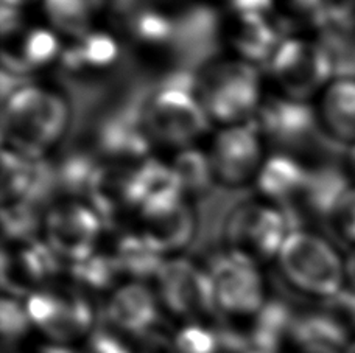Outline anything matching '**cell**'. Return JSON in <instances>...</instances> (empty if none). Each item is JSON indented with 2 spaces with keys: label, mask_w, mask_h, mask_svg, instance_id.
Instances as JSON below:
<instances>
[{
  "label": "cell",
  "mask_w": 355,
  "mask_h": 353,
  "mask_svg": "<svg viewBox=\"0 0 355 353\" xmlns=\"http://www.w3.org/2000/svg\"><path fill=\"white\" fill-rule=\"evenodd\" d=\"M91 353H132V347L110 330H98L91 339Z\"/></svg>",
  "instance_id": "f1b7e54d"
},
{
  "label": "cell",
  "mask_w": 355,
  "mask_h": 353,
  "mask_svg": "<svg viewBox=\"0 0 355 353\" xmlns=\"http://www.w3.org/2000/svg\"><path fill=\"white\" fill-rule=\"evenodd\" d=\"M268 69L276 93L302 103L321 96L335 75L332 55L324 42L304 36L282 39L268 61Z\"/></svg>",
  "instance_id": "8992f818"
},
{
  "label": "cell",
  "mask_w": 355,
  "mask_h": 353,
  "mask_svg": "<svg viewBox=\"0 0 355 353\" xmlns=\"http://www.w3.org/2000/svg\"><path fill=\"white\" fill-rule=\"evenodd\" d=\"M310 168L287 153L268 156L254 181L259 199L277 206L287 217L293 213L306 192Z\"/></svg>",
  "instance_id": "2e32d148"
},
{
  "label": "cell",
  "mask_w": 355,
  "mask_h": 353,
  "mask_svg": "<svg viewBox=\"0 0 355 353\" xmlns=\"http://www.w3.org/2000/svg\"><path fill=\"white\" fill-rule=\"evenodd\" d=\"M157 307V296L144 282L128 280L112 289L105 313L114 329L139 338L155 330Z\"/></svg>",
  "instance_id": "e0dca14e"
},
{
  "label": "cell",
  "mask_w": 355,
  "mask_h": 353,
  "mask_svg": "<svg viewBox=\"0 0 355 353\" xmlns=\"http://www.w3.org/2000/svg\"><path fill=\"white\" fill-rule=\"evenodd\" d=\"M2 2H5V3H12V5H19V6H22L25 2H27V0H2Z\"/></svg>",
  "instance_id": "836d02e7"
},
{
  "label": "cell",
  "mask_w": 355,
  "mask_h": 353,
  "mask_svg": "<svg viewBox=\"0 0 355 353\" xmlns=\"http://www.w3.org/2000/svg\"><path fill=\"white\" fill-rule=\"evenodd\" d=\"M100 157L106 162H141L148 154L151 142L142 117H116L107 120L98 132Z\"/></svg>",
  "instance_id": "ffe728a7"
},
{
  "label": "cell",
  "mask_w": 355,
  "mask_h": 353,
  "mask_svg": "<svg viewBox=\"0 0 355 353\" xmlns=\"http://www.w3.org/2000/svg\"><path fill=\"white\" fill-rule=\"evenodd\" d=\"M276 263L284 280L301 294L327 300L345 289V260L316 232L290 230Z\"/></svg>",
  "instance_id": "3957f363"
},
{
  "label": "cell",
  "mask_w": 355,
  "mask_h": 353,
  "mask_svg": "<svg viewBox=\"0 0 355 353\" xmlns=\"http://www.w3.org/2000/svg\"><path fill=\"white\" fill-rule=\"evenodd\" d=\"M25 308L37 329L56 344L85 336L94 323L92 307L85 294L73 289L42 288L27 298Z\"/></svg>",
  "instance_id": "7c38bea8"
},
{
  "label": "cell",
  "mask_w": 355,
  "mask_h": 353,
  "mask_svg": "<svg viewBox=\"0 0 355 353\" xmlns=\"http://www.w3.org/2000/svg\"><path fill=\"white\" fill-rule=\"evenodd\" d=\"M119 58V44L107 31L91 30L62 50L61 60L73 72H100L111 69Z\"/></svg>",
  "instance_id": "44dd1931"
},
{
  "label": "cell",
  "mask_w": 355,
  "mask_h": 353,
  "mask_svg": "<svg viewBox=\"0 0 355 353\" xmlns=\"http://www.w3.org/2000/svg\"><path fill=\"white\" fill-rule=\"evenodd\" d=\"M218 314L227 318L257 316L266 304L261 268L223 252L207 268Z\"/></svg>",
  "instance_id": "8fae6325"
},
{
  "label": "cell",
  "mask_w": 355,
  "mask_h": 353,
  "mask_svg": "<svg viewBox=\"0 0 355 353\" xmlns=\"http://www.w3.org/2000/svg\"><path fill=\"white\" fill-rule=\"evenodd\" d=\"M281 27L282 24L275 17V11L262 15H239L234 16L226 36L236 53L234 56L257 66L259 62H268L282 42L279 35Z\"/></svg>",
  "instance_id": "ac0fdd59"
},
{
  "label": "cell",
  "mask_w": 355,
  "mask_h": 353,
  "mask_svg": "<svg viewBox=\"0 0 355 353\" xmlns=\"http://www.w3.org/2000/svg\"><path fill=\"white\" fill-rule=\"evenodd\" d=\"M37 163L3 150L2 153V204L3 207L30 204L37 187Z\"/></svg>",
  "instance_id": "cb8c5ba5"
},
{
  "label": "cell",
  "mask_w": 355,
  "mask_h": 353,
  "mask_svg": "<svg viewBox=\"0 0 355 353\" xmlns=\"http://www.w3.org/2000/svg\"><path fill=\"white\" fill-rule=\"evenodd\" d=\"M103 6H106V0H42L50 28L72 41L94 30L95 11Z\"/></svg>",
  "instance_id": "7402d4cb"
},
{
  "label": "cell",
  "mask_w": 355,
  "mask_h": 353,
  "mask_svg": "<svg viewBox=\"0 0 355 353\" xmlns=\"http://www.w3.org/2000/svg\"><path fill=\"white\" fill-rule=\"evenodd\" d=\"M321 129L337 143H355V78L332 80L316 108Z\"/></svg>",
  "instance_id": "d6986e66"
},
{
  "label": "cell",
  "mask_w": 355,
  "mask_h": 353,
  "mask_svg": "<svg viewBox=\"0 0 355 353\" xmlns=\"http://www.w3.org/2000/svg\"><path fill=\"white\" fill-rule=\"evenodd\" d=\"M3 72L11 75L30 73L46 69L56 58H61L60 35L46 27H17L3 33Z\"/></svg>",
  "instance_id": "9a60e30c"
},
{
  "label": "cell",
  "mask_w": 355,
  "mask_h": 353,
  "mask_svg": "<svg viewBox=\"0 0 355 353\" xmlns=\"http://www.w3.org/2000/svg\"><path fill=\"white\" fill-rule=\"evenodd\" d=\"M181 192L189 201L206 194L215 182L211 161L207 151L190 147L178 151L173 162L170 163Z\"/></svg>",
  "instance_id": "603a6c76"
},
{
  "label": "cell",
  "mask_w": 355,
  "mask_h": 353,
  "mask_svg": "<svg viewBox=\"0 0 355 353\" xmlns=\"http://www.w3.org/2000/svg\"><path fill=\"white\" fill-rule=\"evenodd\" d=\"M265 141L252 123L221 126L207 150L215 182L226 188L254 184L266 159Z\"/></svg>",
  "instance_id": "9c48e42d"
},
{
  "label": "cell",
  "mask_w": 355,
  "mask_h": 353,
  "mask_svg": "<svg viewBox=\"0 0 355 353\" xmlns=\"http://www.w3.org/2000/svg\"><path fill=\"white\" fill-rule=\"evenodd\" d=\"M345 353H355V341L352 344L347 345V349H346Z\"/></svg>",
  "instance_id": "e575fe53"
},
{
  "label": "cell",
  "mask_w": 355,
  "mask_h": 353,
  "mask_svg": "<svg viewBox=\"0 0 355 353\" xmlns=\"http://www.w3.org/2000/svg\"><path fill=\"white\" fill-rule=\"evenodd\" d=\"M347 167H349V172L355 176V143L347 148Z\"/></svg>",
  "instance_id": "d6a6232c"
},
{
  "label": "cell",
  "mask_w": 355,
  "mask_h": 353,
  "mask_svg": "<svg viewBox=\"0 0 355 353\" xmlns=\"http://www.w3.org/2000/svg\"><path fill=\"white\" fill-rule=\"evenodd\" d=\"M234 16L262 15L275 11V0H225Z\"/></svg>",
  "instance_id": "f546056e"
},
{
  "label": "cell",
  "mask_w": 355,
  "mask_h": 353,
  "mask_svg": "<svg viewBox=\"0 0 355 353\" xmlns=\"http://www.w3.org/2000/svg\"><path fill=\"white\" fill-rule=\"evenodd\" d=\"M155 283L159 304L190 324L218 314L209 271L181 255L164 260Z\"/></svg>",
  "instance_id": "ba28073f"
},
{
  "label": "cell",
  "mask_w": 355,
  "mask_h": 353,
  "mask_svg": "<svg viewBox=\"0 0 355 353\" xmlns=\"http://www.w3.org/2000/svg\"><path fill=\"white\" fill-rule=\"evenodd\" d=\"M60 258L36 239L6 242L2 254V285L6 294L22 298L46 288L60 268Z\"/></svg>",
  "instance_id": "5bb4252c"
},
{
  "label": "cell",
  "mask_w": 355,
  "mask_h": 353,
  "mask_svg": "<svg viewBox=\"0 0 355 353\" xmlns=\"http://www.w3.org/2000/svg\"><path fill=\"white\" fill-rule=\"evenodd\" d=\"M132 353H178V350L175 341H170L164 333L153 330L137 338Z\"/></svg>",
  "instance_id": "83f0119b"
},
{
  "label": "cell",
  "mask_w": 355,
  "mask_h": 353,
  "mask_svg": "<svg viewBox=\"0 0 355 353\" xmlns=\"http://www.w3.org/2000/svg\"><path fill=\"white\" fill-rule=\"evenodd\" d=\"M31 325V319L25 304H21L15 298L5 296L0 304V332L6 344H15L27 335Z\"/></svg>",
  "instance_id": "484cf974"
},
{
  "label": "cell",
  "mask_w": 355,
  "mask_h": 353,
  "mask_svg": "<svg viewBox=\"0 0 355 353\" xmlns=\"http://www.w3.org/2000/svg\"><path fill=\"white\" fill-rule=\"evenodd\" d=\"M290 230L287 213L277 206L263 199L246 201L234 207L226 218L225 252L261 268L276 262Z\"/></svg>",
  "instance_id": "5b68a950"
},
{
  "label": "cell",
  "mask_w": 355,
  "mask_h": 353,
  "mask_svg": "<svg viewBox=\"0 0 355 353\" xmlns=\"http://www.w3.org/2000/svg\"><path fill=\"white\" fill-rule=\"evenodd\" d=\"M193 91L211 122L221 126L251 123L265 98L257 66L237 56H223L202 66Z\"/></svg>",
  "instance_id": "7a4b0ae2"
},
{
  "label": "cell",
  "mask_w": 355,
  "mask_h": 353,
  "mask_svg": "<svg viewBox=\"0 0 355 353\" xmlns=\"http://www.w3.org/2000/svg\"><path fill=\"white\" fill-rule=\"evenodd\" d=\"M196 213L181 193L147 201L137 212V234L162 258L180 257L196 234Z\"/></svg>",
  "instance_id": "30bf717a"
},
{
  "label": "cell",
  "mask_w": 355,
  "mask_h": 353,
  "mask_svg": "<svg viewBox=\"0 0 355 353\" xmlns=\"http://www.w3.org/2000/svg\"><path fill=\"white\" fill-rule=\"evenodd\" d=\"M345 271H346V280L349 282V287L352 291H355V249L351 251L345 260Z\"/></svg>",
  "instance_id": "4dcf8cb0"
},
{
  "label": "cell",
  "mask_w": 355,
  "mask_h": 353,
  "mask_svg": "<svg viewBox=\"0 0 355 353\" xmlns=\"http://www.w3.org/2000/svg\"><path fill=\"white\" fill-rule=\"evenodd\" d=\"M178 353H218L223 347L220 330L215 332L202 324H189L175 338Z\"/></svg>",
  "instance_id": "d4e9b609"
},
{
  "label": "cell",
  "mask_w": 355,
  "mask_h": 353,
  "mask_svg": "<svg viewBox=\"0 0 355 353\" xmlns=\"http://www.w3.org/2000/svg\"><path fill=\"white\" fill-rule=\"evenodd\" d=\"M141 117L151 143L176 151L195 147L212 125L193 87L182 84H167L151 93Z\"/></svg>",
  "instance_id": "277c9868"
},
{
  "label": "cell",
  "mask_w": 355,
  "mask_h": 353,
  "mask_svg": "<svg viewBox=\"0 0 355 353\" xmlns=\"http://www.w3.org/2000/svg\"><path fill=\"white\" fill-rule=\"evenodd\" d=\"M40 353H78V352L64 347L62 344H52V345H46V347H42Z\"/></svg>",
  "instance_id": "1f68e13d"
},
{
  "label": "cell",
  "mask_w": 355,
  "mask_h": 353,
  "mask_svg": "<svg viewBox=\"0 0 355 353\" xmlns=\"http://www.w3.org/2000/svg\"><path fill=\"white\" fill-rule=\"evenodd\" d=\"M71 125V105L53 87L28 83L5 97L3 150L41 162L62 142Z\"/></svg>",
  "instance_id": "6da1fadb"
},
{
  "label": "cell",
  "mask_w": 355,
  "mask_h": 353,
  "mask_svg": "<svg viewBox=\"0 0 355 353\" xmlns=\"http://www.w3.org/2000/svg\"><path fill=\"white\" fill-rule=\"evenodd\" d=\"M105 219L83 199H62L42 215V242L69 264H77L97 254L103 238Z\"/></svg>",
  "instance_id": "52a82bcc"
},
{
  "label": "cell",
  "mask_w": 355,
  "mask_h": 353,
  "mask_svg": "<svg viewBox=\"0 0 355 353\" xmlns=\"http://www.w3.org/2000/svg\"><path fill=\"white\" fill-rule=\"evenodd\" d=\"M329 223L341 238L355 243V187L341 197Z\"/></svg>",
  "instance_id": "4316f807"
},
{
  "label": "cell",
  "mask_w": 355,
  "mask_h": 353,
  "mask_svg": "<svg viewBox=\"0 0 355 353\" xmlns=\"http://www.w3.org/2000/svg\"><path fill=\"white\" fill-rule=\"evenodd\" d=\"M251 123L261 132L263 141L282 148L301 147L322 132L316 109L310 108L309 103L295 102L279 93L263 98Z\"/></svg>",
  "instance_id": "4fadbf2b"
}]
</instances>
